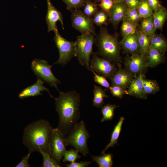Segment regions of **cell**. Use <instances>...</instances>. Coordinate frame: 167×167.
<instances>
[{"mask_svg": "<svg viewBox=\"0 0 167 167\" xmlns=\"http://www.w3.org/2000/svg\"><path fill=\"white\" fill-rule=\"evenodd\" d=\"M94 24L98 26L107 25L108 22V14L100 9L92 17Z\"/></svg>", "mask_w": 167, "mask_h": 167, "instance_id": "4dcf8cb0", "label": "cell"}, {"mask_svg": "<svg viewBox=\"0 0 167 167\" xmlns=\"http://www.w3.org/2000/svg\"><path fill=\"white\" fill-rule=\"evenodd\" d=\"M135 76L126 69L120 67L110 78L112 86H118L125 89Z\"/></svg>", "mask_w": 167, "mask_h": 167, "instance_id": "5bb4252c", "label": "cell"}, {"mask_svg": "<svg viewBox=\"0 0 167 167\" xmlns=\"http://www.w3.org/2000/svg\"><path fill=\"white\" fill-rule=\"evenodd\" d=\"M71 11V24L81 34L90 33L96 36L97 34L92 17L86 16L79 9Z\"/></svg>", "mask_w": 167, "mask_h": 167, "instance_id": "ba28073f", "label": "cell"}, {"mask_svg": "<svg viewBox=\"0 0 167 167\" xmlns=\"http://www.w3.org/2000/svg\"><path fill=\"white\" fill-rule=\"evenodd\" d=\"M166 60L165 54L150 45L147 55L148 67L153 68L156 67L161 64L164 63Z\"/></svg>", "mask_w": 167, "mask_h": 167, "instance_id": "ac0fdd59", "label": "cell"}, {"mask_svg": "<svg viewBox=\"0 0 167 167\" xmlns=\"http://www.w3.org/2000/svg\"><path fill=\"white\" fill-rule=\"evenodd\" d=\"M147 1L153 12L158 10L162 6L159 0H147Z\"/></svg>", "mask_w": 167, "mask_h": 167, "instance_id": "ab89813d", "label": "cell"}, {"mask_svg": "<svg viewBox=\"0 0 167 167\" xmlns=\"http://www.w3.org/2000/svg\"><path fill=\"white\" fill-rule=\"evenodd\" d=\"M90 137L84 122L81 121L78 123L65 139L66 146L73 147L86 156L89 153L87 141Z\"/></svg>", "mask_w": 167, "mask_h": 167, "instance_id": "277c9868", "label": "cell"}, {"mask_svg": "<svg viewBox=\"0 0 167 167\" xmlns=\"http://www.w3.org/2000/svg\"><path fill=\"white\" fill-rule=\"evenodd\" d=\"M42 155L43 158V167H60L61 166L56 161L53 159L50 154L42 150L39 152Z\"/></svg>", "mask_w": 167, "mask_h": 167, "instance_id": "1f68e13d", "label": "cell"}, {"mask_svg": "<svg viewBox=\"0 0 167 167\" xmlns=\"http://www.w3.org/2000/svg\"><path fill=\"white\" fill-rule=\"evenodd\" d=\"M150 45L165 54L167 50V41L161 34L155 33L150 38Z\"/></svg>", "mask_w": 167, "mask_h": 167, "instance_id": "44dd1931", "label": "cell"}, {"mask_svg": "<svg viewBox=\"0 0 167 167\" xmlns=\"http://www.w3.org/2000/svg\"><path fill=\"white\" fill-rule=\"evenodd\" d=\"M95 36L90 33L78 36L75 41L76 56L81 65L90 70L91 56L93 53L92 46Z\"/></svg>", "mask_w": 167, "mask_h": 167, "instance_id": "5b68a950", "label": "cell"}, {"mask_svg": "<svg viewBox=\"0 0 167 167\" xmlns=\"http://www.w3.org/2000/svg\"><path fill=\"white\" fill-rule=\"evenodd\" d=\"M59 92L55 100L56 111L59 122L57 128L65 137L74 128L80 117V94L75 91Z\"/></svg>", "mask_w": 167, "mask_h": 167, "instance_id": "6da1fadb", "label": "cell"}, {"mask_svg": "<svg viewBox=\"0 0 167 167\" xmlns=\"http://www.w3.org/2000/svg\"><path fill=\"white\" fill-rule=\"evenodd\" d=\"M50 65L47 61L36 59L32 62L31 67L33 72L43 81L47 83L51 86L55 87L58 91L57 84L60 83L52 73Z\"/></svg>", "mask_w": 167, "mask_h": 167, "instance_id": "52a82bcc", "label": "cell"}, {"mask_svg": "<svg viewBox=\"0 0 167 167\" xmlns=\"http://www.w3.org/2000/svg\"><path fill=\"white\" fill-rule=\"evenodd\" d=\"M125 18L130 21L138 25L141 19L139 16L137 8H127Z\"/></svg>", "mask_w": 167, "mask_h": 167, "instance_id": "d6a6232c", "label": "cell"}, {"mask_svg": "<svg viewBox=\"0 0 167 167\" xmlns=\"http://www.w3.org/2000/svg\"><path fill=\"white\" fill-rule=\"evenodd\" d=\"M92 0L94 1L95 2H100L102 0Z\"/></svg>", "mask_w": 167, "mask_h": 167, "instance_id": "ee69618b", "label": "cell"}, {"mask_svg": "<svg viewBox=\"0 0 167 167\" xmlns=\"http://www.w3.org/2000/svg\"><path fill=\"white\" fill-rule=\"evenodd\" d=\"M31 154L28 153L23 157L21 161L15 167H30V166L28 162V160Z\"/></svg>", "mask_w": 167, "mask_h": 167, "instance_id": "b9f144b4", "label": "cell"}, {"mask_svg": "<svg viewBox=\"0 0 167 167\" xmlns=\"http://www.w3.org/2000/svg\"><path fill=\"white\" fill-rule=\"evenodd\" d=\"M153 21L156 30H161L167 19V10L162 6L158 10L153 12Z\"/></svg>", "mask_w": 167, "mask_h": 167, "instance_id": "d6986e66", "label": "cell"}, {"mask_svg": "<svg viewBox=\"0 0 167 167\" xmlns=\"http://www.w3.org/2000/svg\"><path fill=\"white\" fill-rule=\"evenodd\" d=\"M122 21L121 32L122 38L136 33L138 24L130 21L125 17Z\"/></svg>", "mask_w": 167, "mask_h": 167, "instance_id": "484cf974", "label": "cell"}, {"mask_svg": "<svg viewBox=\"0 0 167 167\" xmlns=\"http://www.w3.org/2000/svg\"><path fill=\"white\" fill-rule=\"evenodd\" d=\"M143 87L146 95L155 94L160 89L159 85L156 80L146 79L145 78L143 81Z\"/></svg>", "mask_w": 167, "mask_h": 167, "instance_id": "83f0119b", "label": "cell"}, {"mask_svg": "<svg viewBox=\"0 0 167 167\" xmlns=\"http://www.w3.org/2000/svg\"><path fill=\"white\" fill-rule=\"evenodd\" d=\"M140 0H123V2L128 8H136L139 5Z\"/></svg>", "mask_w": 167, "mask_h": 167, "instance_id": "60d3db41", "label": "cell"}, {"mask_svg": "<svg viewBox=\"0 0 167 167\" xmlns=\"http://www.w3.org/2000/svg\"><path fill=\"white\" fill-rule=\"evenodd\" d=\"M86 0H62L66 6L67 9L71 11L72 10L79 9L85 6Z\"/></svg>", "mask_w": 167, "mask_h": 167, "instance_id": "e575fe53", "label": "cell"}, {"mask_svg": "<svg viewBox=\"0 0 167 167\" xmlns=\"http://www.w3.org/2000/svg\"><path fill=\"white\" fill-rule=\"evenodd\" d=\"M136 33L140 49V54L147 55L150 47V37L138 28Z\"/></svg>", "mask_w": 167, "mask_h": 167, "instance_id": "7402d4cb", "label": "cell"}, {"mask_svg": "<svg viewBox=\"0 0 167 167\" xmlns=\"http://www.w3.org/2000/svg\"><path fill=\"white\" fill-rule=\"evenodd\" d=\"M54 40L59 52V58L54 64L64 66L76 56L75 41H70L63 37L59 32L55 33Z\"/></svg>", "mask_w": 167, "mask_h": 167, "instance_id": "8992f818", "label": "cell"}, {"mask_svg": "<svg viewBox=\"0 0 167 167\" xmlns=\"http://www.w3.org/2000/svg\"><path fill=\"white\" fill-rule=\"evenodd\" d=\"M102 156L91 155L92 159L100 167H111L113 164V155L110 153H104Z\"/></svg>", "mask_w": 167, "mask_h": 167, "instance_id": "d4e9b609", "label": "cell"}, {"mask_svg": "<svg viewBox=\"0 0 167 167\" xmlns=\"http://www.w3.org/2000/svg\"><path fill=\"white\" fill-rule=\"evenodd\" d=\"M121 48L125 53L129 54H140L136 33L122 38L120 41Z\"/></svg>", "mask_w": 167, "mask_h": 167, "instance_id": "e0dca14e", "label": "cell"}, {"mask_svg": "<svg viewBox=\"0 0 167 167\" xmlns=\"http://www.w3.org/2000/svg\"><path fill=\"white\" fill-rule=\"evenodd\" d=\"M49 122L41 119L28 125L24 130L23 142L31 154L42 150L49 154L52 129Z\"/></svg>", "mask_w": 167, "mask_h": 167, "instance_id": "7a4b0ae2", "label": "cell"}, {"mask_svg": "<svg viewBox=\"0 0 167 167\" xmlns=\"http://www.w3.org/2000/svg\"><path fill=\"white\" fill-rule=\"evenodd\" d=\"M139 28V30L147 35L151 38L156 33V29L154 24L152 16L147 18L142 19Z\"/></svg>", "mask_w": 167, "mask_h": 167, "instance_id": "603a6c76", "label": "cell"}, {"mask_svg": "<svg viewBox=\"0 0 167 167\" xmlns=\"http://www.w3.org/2000/svg\"></svg>", "mask_w": 167, "mask_h": 167, "instance_id": "f6af8a7d", "label": "cell"}, {"mask_svg": "<svg viewBox=\"0 0 167 167\" xmlns=\"http://www.w3.org/2000/svg\"><path fill=\"white\" fill-rule=\"evenodd\" d=\"M47 11L46 16V21L48 32L53 31L55 33L58 32L57 22L59 21L61 23L62 28L64 29L63 16L61 12L53 5L50 0H46Z\"/></svg>", "mask_w": 167, "mask_h": 167, "instance_id": "7c38bea8", "label": "cell"}, {"mask_svg": "<svg viewBox=\"0 0 167 167\" xmlns=\"http://www.w3.org/2000/svg\"><path fill=\"white\" fill-rule=\"evenodd\" d=\"M118 107V105L110 104H107L102 106L101 107V112L103 117L101 120V122L112 120L114 116V110Z\"/></svg>", "mask_w": 167, "mask_h": 167, "instance_id": "f1b7e54d", "label": "cell"}, {"mask_svg": "<svg viewBox=\"0 0 167 167\" xmlns=\"http://www.w3.org/2000/svg\"><path fill=\"white\" fill-rule=\"evenodd\" d=\"M94 75V80L95 82L101 86L109 89L110 85L106 78L102 75H98L93 70L90 69Z\"/></svg>", "mask_w": 167, "mask_h": 167, "instance_id": "8d00e7d4", "label": "cell"}, {"mask_svg": "<svg viewBox=\"0 0 167 167\" xmlns=\"http://www.w3.org/2000/svg\"><path fill=\"white\" fill-rule=\"evenodd\" d=\"M114 3L112 0H102L98 5L101 9L108 14Z\"/></svg>", "mask_w": 167, "mask_h": 167, "instance_id": "74e56055", "label": "cell"}, {"mask_svg": "<svg viewBox=\"0 0 167 167\" xmlns=\"http://www.w3.org/2000/svg\"><path fill=\"white\" fill-rule=\"evenodd\" d=\"M114 3L123 2V0H112Z\"/></svg>", "mask_w": 167, "mask_h": 167, "instance_id": "7bdbcfd3", "label": "cell"}, {"mask_svg": "<svg viewBox=\"0 0 167 167\" xmlns=\"http://www.w3.org/2000/svg\"><path fill=\"white\" fill-rule=\"evenodd\" d=\"M109 89L113 96L120 99H122L126 93V90L125 89L119 86H110Z\"/></svg>", "mask_w": 167, "mask_h": 167, "instance_id": "d590c367", "label": "cell"}, {"mask_svg": "<svg viewBox=\"0 0 167 167\" xmlns=\"http://www.w3.org/2000/svg\"><path fill=\"white\" fill-rule=\"evenodd\" d=\"M43 81L38 78L36 82L33 84L23 89L19 94V97L20 99H24L31 96L41 95V92L47 91L51 97H54L50 93L49 89L44 85Z\"/></svg>", "mask_w": 167, "mask_h": 167, "instance_id": "2e32d148", "label": "cell"}, {"mask_svg": "<svg viewBox=\"0 0 167 167\" xmlns=\"http://www.w3.org/2000/svg\"><path fill=\"white\" fill-rule=\"evenodd\" d=\"M125 118L123 117H121L120 118L118 122L115 126L113 131L110 142L101 152L102 154L105 153L106 151L109 148L114 147L115 144L118 145V139L121 131L122 124Z\"/></svg>", "mask_w": 167, "mask_h": 167, "instance_id": "ffe728a7", "label": "cell"}, {"mask_svg": "<svg viewBox=\"0 0 167 167\" xmlns=\"http://www.w3.org/2000/svg\"><path fill=\"white\" fill-rule=\"evenodd\" d=\"M94 88L93 105L98 108L101 107L104 103V98H108V96L106 94L105 91L101 87L94 85Z\"/></svg>", "mask_w": 167, "mask_h": 167, "instance_id": "cb8c5ba5", "label": "cell"}, {"mask_svg": "<svg viewBox=\"0 0 167 167\" xmlns=\"http://www.w3.org/2000/svg\"><path fill=\"white\" fill-rule=\"evenodd\" d=\"M92 55L90 69L98 75L110 79L118 70L114 64L108 59L99 57L97 52H93Z\"/></svg>", "mask_w": 167, "mask_h": 167, "instance_id": "30bf717a", "label": "cell"}, {"mask_svg": "<svg viewBox=\"0 0 167 167\" xmlns=\"http://www.w3.org/2000/svg\"><path fill=\"white\" fill-rule=\"evenodd\" d=\"M79 151L75 149L72 148L70 150H66L63 157V162H69L70 163L75 162L81 157L79 154Z\"/></svg>", "mask_w": 167, "mask_h": 167, "instance_id": "836d02e7", "label": "cell"}, {"mask_svg": "<svg viewBox=\"0 0 167 167\" xmlns=\"http://www.w3.org/2000/svg\"><path fill=\"white\" fill-rule=\"evenodd\" d=\"M124 63L125 69L135 75L143 74L148 67L147 55L141 54L127 56L125 58Z\"/></svg>", "mask_w": 167, "mask_h": 167, "instance_id": "8fae6325", "label": "cell"}, {"mask_svg": "<svg viewBox=\"0 0 167 167\" xmlns=\"http://www.w3.org/2000/svg\"><path fill=\"white\" fill-rule=\"evenodd\" d=\"M91 164L90 161H82L80 162L70 163L69 164H66L67 167H88Z\"/></svg>", "mask_w": 167, "mask_h": 167, "instance_id": "f35d334b", "label": "cell"}, {"mask_svg": "<svg viewBox=\"0 0 167 167\" xmlns=\"http://www.w3.org/2000/svg\"><path fill=\"white\" fill-rule=\"evenodd\" d=\"M144 78L143 74L135 75L127 87L126 94L139 98L146 99L147 95L144 92L143 87Z\"/></svg>", "mask_w": 167, "mask_h": 167, "instance_id": "9a60e30c", "label": "cell"}, {"mask_svg": "<svg viewBox=\"0 0 167 167\" xmlns=\"http://www.w3.org/2000/svg\"><path fill=\"white\" fill-rule=\"evenodd\" d=\"M65 137L57 128L53 129L49 143L51 157L61 166V160L66 151Z\"/></svg>", "mask_w": 167, "mask_h": 167, "instance_id": "9c48e42d", "label": "cell"}, {"mask_svg": "<svg viewBox=\"0 0 167 167\" xmlns=\"http://www.w3.org/2000/svg\"><path fill=\"white\" fill-rule=\"evenodd\" d=\"M127 7L123 2L114 3L108 14V22L116 29L125 17Z\"/></svg>", "mask_w": 167, "mask_h": 167, "instance_id": "4fadbf2b", "label": "cell"}, {"mask_svg": "<svg viewBox=\"0 0 167 167\" xmlns=\"http://www.w3.org/2000/svg\"><path fill=\"white\" fill-rule=\"evenodd\" d=\"M141 19L147 18L152 16L153 12L148 4L147 0H140L137 8Z\"/></svg>", "mask_w": 167, "mask_h": 167, "instance_id": "4316f807", "label": "cell"}, {"mask_svg": "<svg viewBox=\"0 0 167 167\" xmlns=\"http://www.w3.org/2000/svg\"><path fill=\"white\" fill-rule=\"evenodd\" d=\"M95 37L94 43L98 48V55L108 60L114 64L121 61V46L116 33L111 34L105 27H101Z\"/></svg>", "mask_w": 167, "mask_h": 167, "instance_id": "3957f363", "label": "cell"}, {"mask_svg": "<svg viewBox=\"0 0 167 167\" xmlns=\"http://www.w3.org/2000/svg\"><path fill=\"white\" fill-rule=\"evenodd\" d=\"M85 3L84 14L88 17H92L99 11L98 5L92 0H86Z\"/></svg>", "mask_w": 167, "mask_h": 167, "instance_id": "f546056e", "label": "cell"}]
</instances>
